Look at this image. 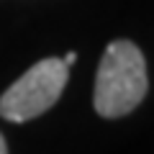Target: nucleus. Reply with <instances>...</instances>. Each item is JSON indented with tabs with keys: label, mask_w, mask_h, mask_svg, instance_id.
I'll list each match as a JSON object with an SVG mask.
<instances>
[{
	"label": "nucleus",
	"mask_w": 154,
	"mask_h": 154,
	"mask_svg": "<svg viewBox=\"0 0 154 154\" xmlns=\"http://www.w3.org/2000/svg\"><path fill=\"white\" fill-rule=\"evenodd\" d=\"M146 90H149V77L141 49L126 38H118L105 46L93 93L98 116L121 118V116L131 113L144 100Z\"/></svg>",
	"instance_id": "nucleus-1"
},
{
	"label": "nucleus",
	"mask_w": 154,
	"mask_h": 154,
	"mask_svg": "<svg viewBox=\"0 0 154 154\" xmlns=\"http://www.w3.org/2000/svg\"><path fill=\"white\" fill-rule=\"evenodd\" d=\"M69 77V67L57 57L36 62L0 95V116L5 121L23 123L46 113L59 100Z\"/></svg>",
	"instance_id": "nucleus-2"
},
{
	"label": "nucleus",
	"mask_w": 154,
	"mask_h": 154,
	"mask_svg": "<svg viewBox=\"0 0 154 154\" xmlns=\"http://www.w3.org/2000/svg\"><path fill=\"white\" fill-rule=\"evenodd\" d=\"M75 59H77V54H75V51H69V54H67V57H64L62 62H64V64L69 67V64H75Z\"/></svg>",
	"instance_id": "nucleus-3"
},
{
	"label": "nucleus",
	"mask_w": 154,
	"mask_h": 154,
	"mask_svg": "<svg viewBox=\"0 0 154 154\" xmlns=\"http://www.w3.org/2000/svg\"><path fill=\"white\" fill-rule=\"evenodd\" d=\"M0 154H8V144H5V139H3V134H0Z\"/></svg>",
	"instance_id": "nucleus-4"
}]
</instances>
